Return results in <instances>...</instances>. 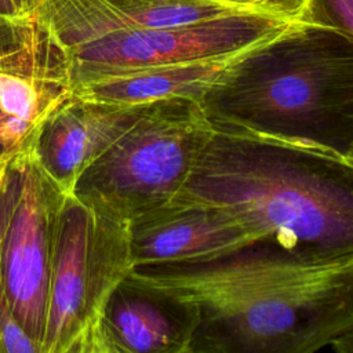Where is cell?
<instances>
[{
	"instance_id": "1",
	"label": "cell",
	"mask_w": 353,
	"mask_h": 353,
	"mask_svg": "<svg viewBox=\"0 0 353 353\" xmlns=\"http://www.w3.org/2000/svg\"><path fill=\"white\" fill-rule=\"evenodd\" d=\"M131 274L194 305L189 353H313L353 330V254L316 259L255 240Z\"/></svg>"
},
{
	"instance_id": "2",
	"label": "cell",
	"mask_w": 353,
	"mask_h": 353,
	"mask_svg": "<svg viewBox=\"0 0 353 353\" xmlns=\"http://www.w3.org/2000/svg\"><path fill=\"white\" fill-rule=\"evenodd\" d=\"M172 200L222 208L303 256L353 254V163L317 146L214 130Z\"/></svg>"
},
{
	"instance_id": "3",
	"label": "cell",
	"mask_w": 353,
	"mask_h": 353,
	"mask_svg": "<svg viewBox=\"0 0 353 353\" xmlns=\"http://www.w3.org/2000/svg\"><path fill=\"white\" fill-rule=\"evenodd\" d=\"M214 130L353 148V39L305 22L234 65L200 99Z\"/></svg>"
},
{
	"instance_id": "4",
	"label": "cell",
	"mask_w": 353,
	"mask_h": 353,
	"mask_svg": "<svg viewBox=\"0 0 353 353\" xmlns=\"http://www.w3.org/2000/svg\"><path fill=\"white\" fill-rule=\"evenodd\" d=\"M34 11L68 51L73 79L216 57L281 36L303 23L243 14L152 29L130 23L105 0H40Z\"/></svg>"
},
{
	"instance_id": "5",
	"label": "cell",
	"mask_w": 353,
	"mask_h": 353,
	"mask_svg": "<svg viewBox=\"0 0 353 353\" xmlns=\"http://www.w3.org/2000/svg\"><path fill=\"white\" fill-rule=\"evenodd\" d=\"M132 269L131 219L102 199L69 192L57 223L41 353H90Z\"/></svg>"
},
{
	"instance_id": "6",
	"label": "cell",
	"mask_w": 353,
	"mask_h": 353,
	"mask_svg": "<svg viewBox=\"0 0 353 353\" xmlns=\"http://www.w3.org/2000/svg\"><path fill=\"white\" fill-rule=\"evenodd\" d=\"M212 131L199 101L172 98L145 105L73 192L102 199L130 219L164 205L185 185Z\"/></svg>"
},
{
	"instance_id": "7",
	"label": "cell",
	"mask_w": 353,
	"mask_h": 353,
	"mask_svg": "<svg viewBox=\"0 0 353 353\" xmlns=\"http://www.w3.org/2000/svg\"><path fill=\"white\" fill-rule=\"evenodd\" d=\"M69 192L43 168L34 143L6 156L0 178V247L15 321L41 353L58 216Z\"/></svg>"
},
{
	"instance_id": "8",
	"label": "cell",
	"mask_w": 353,
	"mask_h": 353,
	"mask_svg": "<svg viewBox=\"0 0 353 353\" xmlns=\"http://www.w3.org/2000/svg\"><path fill=\"white\" fill-rule=\"evenodd\" d=\"M73 94L72 59L36 11L0 17V154L33 145Z\"/></svg>"
},
{
	"instance_id": "9",
	"label": "cell",
	"mask_w": 353,
	"mask_h": 353,
	"mask_svg": "<svg viewBox=\"0 0 353 353\" xmlns=\"http://www.w3.org/2000/svg\"><path fill=\"white\" fill-rule=\"evenodd\" d=\"M193 303L130 274L113 292L90 353H189Z\"/></svg>"
},
{
	"instance_id": "10",
	"label": "cell",
	"mask_w": 353,
	"mask_h": 353,
	"mask_svg": "<svg viewBox=\"0 0 353 353\" xmlns=\"http://www.w3.org/2000/svg\"><path fill=\"white\" fill-rule=\"evenodd\" d=\"M255 240L232 214L200 203L171 200L131 219L134 268L207 261Z\"/></svg>"
},
{
	"instance_id": "11",
	"label": "cell",
	"mask_w": 353,
	"mask_h": 353,
	"mask_svg": "<svg viewBox=\"0 0 353 353\" xmlns=\"http://www.w3.org/2000/svg\"><path fill=\"white\" fill-rule=\"evenodd\" d=\"M143 106H113L73 97L41 125L34 142L39 161L63 190L73 192L81 175Z\"/></svg>"
},
{
	"instance_id": "12",
	"label": "cell",
	"mask_w": 353,
	"mask_h": 353,
	"mask_svg": "<svg viewBox=\"0 0 353 353\" xmlns=\"http://www.w3.org/2000/svg\"><path fill=\"white\" fill-rule=\"evenodd\" d=\"M277 37L210 58L77 76L74 77V97L113 106H143L172 98L200 102L228 70L255 48Z\"/></svg>"
},
{
	"instance_id": "13",
	"label": "cell",
	"mask_w": 353,
	"mask_h": 353,
	"mask_svg": "<svg viewBox=\"0 0 353 353\" xmlns=\"http://www.w3.org/2000/svg\"><path fill=\"white\" fill-rule=\"evenodd\" d=\"M125 21L141 28L167 29L223 17L259 14L223 0H105ZM265 15V14H259ZM269 17V15H268ZM273 18V17H272Z\"/></svg>"
},
{
	"instance_id": "14",
	"label": "cell",
	"mask_w": 353,
	"mask_h": 353,
	"mask_svg": "<svg viewBox=\"0 0 353 353\" xmlns=\"http://www.w3.org/2000/svg\"><path fill=\"white\" fill-rule=\"evenodd\" d=\"M7 154H0V178ZM0 353H39V347L23 332L11 312L8 302L0 247Z\"/></svg>"
},
{
	"instance_id": "15",
	"label": "cell",
	"mask_w": 353,
	"mask_h": 353,
	"mask_svg": "<svg viewBox=\"0 0 353 353\" xmlns=\"http://www.w3.org/2000/svg\"><path fill=\"white\" fill-rule=\"evenodd\" d=\"M290 22H312V0H223Z\"/></svg>"
},
{
	"instance_id": "16",
	"label": "cell",
	"mask_w": 353,
	"mask_h": 353,
	"mask_svg": "<svg viewBox=\"0 0 353 353\" xmlns=\"http://www.w3.org/2000/svg\"><path fill=\"white\" fill-rule=\"evenodd\" d=\"M310 18L353 39V0H312Z\"/></svg>"
},
{
	"instance_id": "17",
	"label": "cell",
	"mask_w": 353,
	"mask_h": 353,
	"mask_svg": "<svg viewBox=\"0 0 353 353\" xmlns=\"http://www.w3.org/2000/svg\"><path fill=\"white\" fill-rule=\"evenodd\" d=\"M332 349L339 353H353V330L342 334L331 343Z\"/></svg>"
},
{
	"instance_id": "18",
	"label": "cell",
	"mask_w": 353,
	"mask_h": 353,
	"mask_svg": "<svg viewBox=\"0 0 353 353\" xmlns=\"http://www.w3.org/2000/svg\"><path fill=\"white\" fill-rule=\"evenodd\" d=\"M40 0H12L17 15H25L30 14L36 10Z\"/></svg>"
},
{
	"instance_id": "19",
	"label": "cell",
	"mask_w": 353,
	"mask_h": 353,
	"mask_svg": "<svg viewBox=\"0 0 353 353\" xmlns=\"http://www.w3.org/2000/svg\"><path fill=\"white\" fill-rule=\"evenodd\" d=\"M347 159H349V160H350V161H352V163H353V148H352V150H350V153H349V154H347Z\"/></svg>"
}]
</instances>
